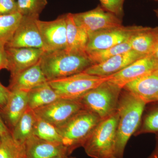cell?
<instances>
[{"label": "cell", "mask_w": 158, "mask_h": 158, "mask_svg": "<svg viewBox=\"0 0 158 158\" xmlns=\"http://www.w3.org/2000/svg\"><path fill=\"white\" fill-rule=\"evenodd\" d=\"M146 104L123 89L118 101L115 158H123L128 141L141 123Z\"/></svg>", "instance_id": "obj_1"}, {"label": "cell", "mask_w": 158, "mask_h": 158, "mask_svg": "<svg viewBox=\"0 0 158 158\" xmlns=\"http://www.w3.org/2000/svg\"><path fill=\"white\" fill-rule=\"evenodd\" d=\"M40 63L48 81L80 73L92 65L86 54L66 49L44 52Z\"/></svg>", "instance_id": "obj_2"}, {"label": "cell", "mask_w": 158, "mask_h": 158, "mask_svg": "<svg viewBox=\"0 0 158 158\" xmlns=\"http://www.w3.org/2000/svg\"><path fill=\"white\" fill-rule=\"evenodd\" d=\"M101 120L95 113L84 109L64 124L56 127L69 155L75 149L83 147Z\"/></svg>", "instance_id": "obj_3"}, {"label": "cell", "mask_w": 158, "mask_h": 158, "mask_svg": "<svg viewBox=\"0 0 158 158\" xmlns=\"http://www.w3.org/2000/svg\"><path fill=\"white\" fill-rule=\"evenodd\" d=\"M118 118L117 110L100 121L83 146L88 156L92 158H115Z\"/></svg>", "instance_id": "obj_4"}, {"label": "cell", "mask_w": 158, "mask_h": 158, "mask_svg": "<svg viewBox=\"0 0 158 158\" xmlns=\"http://www.w3.org/2000/svg\"><path fill=\"white\" fill-rule=\"evenodd\" d=\"M108 80L90 90L79 100L84 109L95 113L102 119L117 111L123 90Z\"/></svg>", "instance_id": "obj_5"}, {"label": "cell", "mask_w": 158, "mask_h": 158, "mask_svg": "<svg viewBox=\"0 0 158 158\" xmlns=\"http://www.w3.org/2000/svg\"><path fill=\"white\" fill-rule=\"evenodd\" d=\"M110 77H102L82 72L48 82L60 98L79 100L90 90L108 80Z\"/></svg>", "instance_id": "obj_6"}, {"label": "cell", "mask_w": 158, "mask_h": 158, "mask_svg": "<svg viewBox=\"0 0 158 158\" xmlns=\"http://www.w3.org/2000/svg\"><path fill=\"white\" fill-rule=\"evenodd\" d=\"M133 26L105 29L88 34L86 54L110 48L129 41L131 37L143 28Z\"/></svg>", "instance_id": "obj_7"}, {"label": "cell", "mask_w": 158, "mask_h": 158, "mask_svg": "<svg viewBox=\"0 0 158 158\" xmlns=\"http://www.w3.org/2000/svg\"><path fill=\"white\" fill-rule=\"evenodd\" d=\"M77 25L88 34L123 26L120 18L105 10L101 6L85 12L73 14Z\"/></svg>", "instance_id": "obj_8"}, {"label": "cell", "mask_w": 158, "mask_h": 158, "mask_svg": "<svg viewBox=\"0 0 158 158\" xmlns=\"http://www.w3.org/2000/svg\"><path fill=\"white\" fill-rule=\"evenodd\" d=\"M42 39L44 52L66 49V14L50 21H36Z\"/></svg>", "instance_id": "obj_9"}, {"label": "cell", "mask_w": 158, "mask_h": 158, "mask_svg": "<svg viewBox=\"0 0 158 158\" xmlns=\"http://www.w3.org/2000/svg\"><path fill=\"white\" fill-rule=\"evenodd\" d=\"M83 109V106L79 100L59 99L34 111L40 118L58 127Z\"/></svg>", "instance_id": "obj_10"}, {"label": "cell", "mask_w": 158, "mask_h": 158, "mask_svg": "<svg viewBox=\"0 0 158 158\" xmlns=\"http://www.w3.org/2000/svg\"><path fill=\"white\" fill-rule=\"evenodd\" d=\"M39 18L23 16L18 27L6 47L42 49V39L36 21Z\"/></svg>", "instance_id": "obj_11"}, {"label": "cell", "mask_w": 158, "mask_h": 158, "mask_svg": "<svg viewBox=\"0 0 158 158\" xmlns=\"http://www.w3.org/2000/svg\"><path fill=\"white\" fill-rule=\"evenodd\" d=\"M158 68V60L152 55H148L136 60L117 73L110 76L108 80L123 88L128 83L155 72Z\"/></svg>", "instance_id": "obj_12"}, {"label": "cell", "mask_w": 158, "mask_h": 158, "mask_svg": "<svg viewBox=\"0 0 158 158\" xmlns=\"http://www.w3.org/2000/svg\"><path fill=\"white\" fill-rule=\"evenodd\" d=\"M8 60V70L11 77L39 62L44 52L41 48H9L6 47Z\"/></svg>", "instance_id": "obj_13"}, {"label": "cell", "mask_w": 158, "mask_h": 158, "mask_svg": "<svg viewBox=\"0 0 158 158\" xmlns=\"http://www.w3.org/2000/svg\"><path fill=\"white\" fill-rule=\"evenodd\" d=\"M144 56H145L131 50L116 55L99 64L90 65L83 72L102 77H110L122 70L136 60Z\"/></svg>", "instance_id": "obj_14"}, {"label": "cell", "mask_w": 158, "mask_h": 158, "mask_svg": "<svg viewBox=\"0 0 158 158\" xmlns=\"http://www.w3.org/2000/svg\"><path fill=\"white\" fill-rule=\"evenodd\" d=\"M24 152L27 158H53L69 156L67 148L60 142L43 140L33 135L26 141Z\"/></svg>", "instance_id": "obj_15"}, {"label": "cell", "mask_w": 158, "mask_h": 158, "mask_svg": "<svg viewBox=\"0 0 158 158\" xmlns=\"http://www.w3.org/2000/svg\"><path fill=\"white\" fill-rule=\"evenodd\" d=\"M123 89L147 104L158 102V75L156 72L141 77L125 85Z\"/></svg>", "instance_id": "obj_16"}, {"label": "cell", "mask_w": 158, "mask_h": 158, "mask_svg": "<svg viewBox=\"0 0 158 158\" xmlns=\"http://www.w3.org/2000/svg\"><path fill=\"white\" fill-rule=\"evenodd\" d=\"M28 108V92L11 91L7 103L0 114L10 132Z\"/></svg>", "instance_id": "obj_17"}, {"label": "cell", "mask_w": 158, "mask_h": 158, "mask_svg": "<svg viewBox=\"0 0 158 158\" xmlns=\"http://www.w3.org/2000/svg\"><path fill=\"white\" fill-rule=\"evenodd\" d=\"M48 80L43 72L39 62L10 78L8 88L10 91L18 90L28 92L45 84Z\"/></svg>", "instance_id": "obj_18"}, {"label": "cell", "mask_w": 158, "mask_h": 158, "mask_svg": "<svg viewBox=\"0 0 158 158\" xmlns=\"http://www.w3.org/2000/svg\"><path fill=\"white\" fill-rule=\"evenodd\" d=\"M66 51L75 53L86 54L85 50L88 42V33L77 25L72 13L66 14Z\"/></svg>", "instance_id": "obj_19"}, {"label": "cell", "mask_w": 158, "mask_h": 158, "mask_svg": "<svg viewBox=\"0 0 158 158\" xmlns=\"http://www.w3.org/2000/svg\"><path fill=\"white\" fill-rule=\"evenodd\" d=\"M158 41V27H143L130 39L131 49L143 56L151 55Z\"/></svg>", "instance_id": "obj_20"}, {"label": "cell", "mask_w": 158, "mask_h": 158, "mask_svg": "<svg viewBox=\"0 0 158 158\" xmlns=\"http://www.w3.org/2000/svg\"><path fill=\"white\" fill-rule=\"evenodd\" d=\"M37 118L34 110L28 107L11 131L15 142L24 147L26 141L33 135V130Z\"/></svg>", "instance_id": "obj_21"}, {"label": "cell", "mask_w": 158, "mask_h": 158, "mask_svg": "<svg viewBox=\"0 0 158 158\" xmlns=\"http://www.w3.org/2000/svg\"><path fill=\"white\" fill-rule=\"evenodd\" d=\"M61 99L48 82L28 92V107L35 110Z\"/></svg>", "instance_id": "obj_22"}, {"label": "cell", "mask_w": 158, "mask_h": 158, "mask_svg": "<svg viewBox=\"0 0 158 158\" xmlns=\"http://www.w3.org/2000/svg\"><path fill=\"white\" fill-rule=\"evenodd\" d=\"M23 15L18 12L0 15V42L7 44L10 41Z\"/></svg>", "instance_id": "obj_23"}, {"label": "cell", "mask_w": 158, "mask_h": 158, "mask_svg": "<svg viewBox=\"0 0 158 158\" xmlns=\"http://www.w3.org/2000/svg\"><path fill=\"white\" fill-rule=\"evenodd\" d=\"M33 135L46 141L62 143L61 136L56 127L48 122L40 118L37 115Z\"/></svg>", "instance_id": "obj_24"}, {"label": "cell", "mask_w": 158, "mask_h": 158, "mask_svg": "<svg viewBox=\"0 0 158 158\" xmlns=\"http://www.w3.org/2000/svg\"><path fill=\"white\" fill-rule=\"evenodd\" d=\"M131 50L129 40L113 47L91 52L86 54V55L90 59L92 65H94L99 64L116 55Z\"/></svg>", "instance_id": "obj_25"}, {"label": "cell", "mask_w": 158, "mask_h": 158, "mask_svg": "<svg viewBox=\"0 0 158 158\" xmlns=\"http://www.w3.org/2000/svg\"><path fill=\"white\" fill-rule=\"evenodd\" d=\"M154 104L144 116L135 136L147 133L158 134V102Z\"/></svg>", "instance_id": "obj_26"}, {"label": "cell", "mask_w": 158, "mask_h": 158, "mask_svg": "<svg viewBox=\"0 0 158 158\" xmlns=\"http://www.w3.org/2000/svg\"><path fill=\"white\" fill-rule=\"evenodd\" d=\"M17 11L23 16L39 18L48 4L47 0H16Z\"/></svg>", "instance_id": "obj_27"}, {"label": "cell", "mask_w": 158, "mask_h": 158, "mask_svg": "<svg viewBox=\"0 0 158 158\" xmlns=\"http://www.w3.org/2000/svg\"><path fill=\"white\" fill-rule=\"evenodd\" d=\"M1 137L0 158H20L24 148L15 142L11 133Z\"/></svg>", "instance_id": "obj_28"}, {"label": "cell", "mask_w": 158, "mask_h": 158, "mask_svg": "<svg viewBox=\"0 0 158 158\" xmlns=\"http://www.w3.org/2000/svg\"><path fill=\"white\" fill-rule=\"evenodd\" d=\"M101 6L106 11L121 18L123 16L125 0H99Z\"/></svg>", "instance_id": "obj_29"}, {"label": "cell", "mask_w": 158, "mask_h": 158, "mask_svg": "<svg viewBox=\"0 0 158 158\" xmlns=\"http://www.w3.org/2000/svg\"><path fill=\"white\" fill-rule=\"evenodd\" d=\"M17 12L16 1L0 0V15H8Z\"/></svg>", "instance_id": "obj_30"}, {"label": "cell", "mask_w": 158, "mask_h": 158, "mask_svg": "<svg viewBox=\"0 0 158 158\" xmlns=\"http://www.w3.org/2000/svg\"><path fill=\"white\" fill-rule=\"evenodd\" d=\"M10 93L9 88L3 86L0 82V114L7 103Z\"/></svg>", "instance_id": "obj_31"}, {"label": "cell", "mask_w": 158, "mask_h": 158, "mask_svg": "<svg viewBox=\"0 0 158 158\" xmlns=\"http://www.w3.org/2000/svg\"><path fill=\"white\" fill-rule=\"evenodd\" d=\"M6 45L5 43L0 42V71L3 69H8V60Z\"/></svg>", "instance_id": "obj_32"}, {"label": "cell", "mask_w": 158, "mask_h": 158, "mask_svg": "<svg viewBox=\"0 0 158 158\" xmlns=\"http://www.w3.org/2000/svg\"><path fill=\"white\" fill-rule=\"evenodd\" d=\"M11 133L9 128L6 126L2 118L0 115V137H2Z\"/></svg>", "instance_id": "obj_33"}, {"label": "cell", "mask_w": 158, "mask_h": 158, "mask_svg": "<svg viewBox=\"0 0 158 158\" xmlns=\"http://www.w3.org/2000/svg\"><path fill=\"white\" fill-rule=\"evenodd\" d=\"M147 158H158V134L156 138V144L155 148L152 153Z\"/></svg>", "instance_id": "obj_34"}, {"label": "cell", "mask_w": 158, "mask_h": 158, "mask_svg": "<svg viewBox=\"0 0 158 158\" xmlns=\"http://www.w3.org/2000/svg\"><path fill=\"white\" fill-rule=\"evenodd\" d=\"M151 55L153 56L158 61V41Z\"/></svg>", "instance_id": "obj_35"}, {"label": "cell", "mask_w": 158, "mask_h": 158, "mask_svg": "<svg viewBox=\"0 0 158 158\" xmlns=\"http://www.w3.org/2000/svg\"><path fill=\"white\" fill-rule=\"evenodd\" d=\"M68 156L65 155H59L56 156L55 157L53 158H65V156Z\"/></svg>", "instance_id": "obj_36"}, {"label": "cell", "mask_w": 158, "mask_h": 158, "mask_svg": "<svg viewBox=\"0 0 158 158\" xmlns=\"http://www.w3.org/2000/svg\"><path fill=\"white\" fill-rule=\"evenodd\" d=\"M20 158H26L24 150Z\"/></svg>", "instance_id": "obj_37"}, {"label": "cell", "mask_w": 158, "mask_h": 158, "mask_svg": "<svg viewBox=\"0 0 158 158\" xmlns=\"http://www.w3.org/2000/svg\"><path fill=\"white\" fill-rule=\"evenodd\" d=\"M155 12L156 15L158 18V8L157 9H156L154 10Z\"/></svg>", "instance_id": "obj_38"}, {"label": "cell", "mask_w": 158, "mask_h": 158, "mask_svg": "<svg viewBox=\"0 0 158 158\" xmlns=\"http://www.w3.org/2000/svg\"><path fill=\"white\" fill-rule=\"evenodd\" d=\"M65 158H76L73 157H70V156H65Z\"/></svg>", "instance_id": "obj_39"}, {"label": "cell", "mask_w": 158, "mask_h": 158, "mask_svg": "<svg viewBox=\"0 0 158 158\" xmlns=\"http://www.w3.org/2000/svg\"><path fill=\"white\" fill-rule=\"evenodd\" d=\"M156 73L158 75V68L157 69V70H156Z\"/></svg>", "instance_id": "obj_40"}, {"label": "cell", "mask_w": 158, "mask_h": 158, "mask_svg": "<svg viewBox=\"0 0 158 158\" xmlns=\"http://www.w3.org/2000/svg\"><path fill=\"white\" fill-rule=\"evenodd\" d=\"M1 137H0V144H1Z\"/></svg>", "instance_id": "obj_41"}, {"label": "cell", "mask_w": 158, "mask_h": 158, "mask_svg": "<svg viewBox=\"0 0 158 158\" xmlns=\"http://www.w3.org/2000/svg\"><path fill=\"white\" fill-rule=\"evenodd\" d=\"M155 1H158V0H155Z\"/></svg>", "instance_id": "obj_42"}, {"label": "cell", "mask_w": 158, "mask_h": 158, "mask_svg": "<svg viewBox=\"0 0 158 158\" xmlns=\"http://www.w3.org/2000/svg\"><path fill=\"white\" fill-rule=\"evenodd\" d=\"M15 1H16V0H15Z\"/></svg>", "instance_id": "obj_43"}]
</instances>
